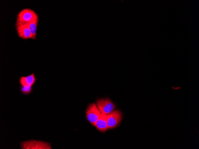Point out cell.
<instances>
[{
  "label": "cell",
  "instance_id": "2",
  "mask_svg": "<svg viewBox=\"0 0 199 149\" xmlns=\"http://www.w3.org/2000/svg\"><path fill=\"white\" fill-rule=\"evenodd\" d=\"M96 103L101 114L107 115L114 110L116 106L109 98H102L97 99Z\"/></svg>",
  "mask_w": 199,
  "mask_h": 149
},
{
  "label": "cell",
  "instance_id": "9",
  "mask_svg": "<svg viewBox=\"0 0 199 149\" xmlns=\"http://www.w3.org/2000/svg\"><path fill=\"white\" fill-rule=\"evenodd\" d=\"M38 19H34L27 24L32 34L33 39L36 38V29L38 23Z\"/></svg>",
  "mask_w": 199,
  "mask_h": 149
},
{
  "label": "cell",
  "instance_id": "8",
  "mask_svg": "<svg viewBox=\"0 0 199 149\" xmlns=\"http://www.w3.org/2000/svg\"><path fill=\"white\" fill-rule=\"evenodd\" d=\"M36 81L34 73H32L30 75L26 76H21L19 80V83L20 84L23 86H32Z\"/></svg>",
  "mask_w": 199,
  "mask_h": 149
},
{
  "label": "cell",
  "instance_id": "6",
  "mask_svg": "<svg viewBox=\"0 0 199 149\" xmlns=\"http://www.w3.org/2000/svg\"><path fill=\"white\" fill-rule=\"evenodd\" d=\"M16 27L19 36L22 39H33L32 34L27 24L17 23Z\"/></svg>",
  "mask_w": 199,
  "mask_h": 149
},
{
  "label": "cell",
  "instance_id": "7",
  "mask_svg": "<svg viewBox=\"0 0 199 149\" xmlns=\"http://www.w3.org/2000/svg\"><path fill=\"white\" fill-rule=\"evenodd\" d=\"M95 126L98 131L101 132L106 131L109 129L107 115L101 114L97 121Z\"/></svg>",
  "mask_w": 199,
  "mask_h": 149
},
{
  "label": "cell",
  "instance_id": "3",
  "mask_svg": "<svg viewBox=\"0 0 199 149\" xmlns=\"http://www.w3.org/2000/svg\"><path fill=\"white\" fill-rule=\"evenodd\" d=\"M101 114L95 102L89 104L86 109L85 115L87 120L91 125L94 126Z\"/></svg>",
  "mask_w": 199,
  "mask_h": 149
},
{
  "label": "cell",
  "instance_id": "4",
  "mask_svg": "<svg viewBox=\"0 0 199 149\" xmlns=\"http://www.w3.org/2000/svg\"><path fill=\"white\" fill-rule=\"evenodd\" d=\"M37 19H38L37 15L33 10L29 9H24L18 15L16 23H27Z\"/></svg>",
  "mask_w": 199,
  "mask_h": 149
},
{
  "label": "cell",
  "instance_id": "10",
  "mask_svg": "<svg viewBox=\"0 0 199 149\" xmlns=\"http://www.w3.org/2000/svg\"><path fill=\"white\" fill-rule=\"evenodd\" d=\"M32 86H21L20 87V90L22 94L24 95H28L29 94L32 90Z\"/></svg>",
  "mask_w": 199,
  "mask_h": 149
},
{
  "label": "cell",
  "instance_id": "1",
  "mask_svg": "<svg viewBox=\"0 0 199 149\" xmlns=\"http://www.w3.org/2000/svg\"><path fill=\"white\" fill-rule=\"evenodd\" d=\"M20 147L22 149H52L51 144L45 141L31 139L21 142Z\"/></svg>",
  "mask_w": 199,
  "mask_h": 149
},
{
  "label": "cell",
  "instance_id": "5",
  "mask_svg": "<svg viewBox=\"0 0 199 149\" xmlns=\"http://www.w3.org/2000/svg\"><path fill=\"white\" fill-rule=\"evenodd\" d=\"M108 129L114 128L119 125L123 117L122 114L119 109L114 110L107 115Z\"/></svg>",
  "mask_w": 199,
  "mask_h": 149
}]
</instances>
